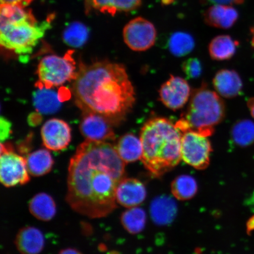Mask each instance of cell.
Segmentation results:
<instances>
[{
	"mask_svg": "<svg viewBox=\"0 0 254 254\" xmlns=\"http://www.w3.org/2000/svg\"><path fill=\"white\" fill-rule=\"evenodd\" d=\"M34 104L39 113L48 114L56 112L61 106L58 94L51 89L38 88L34 95Z\"/></svg>",
	"mask_w": 254,
	"mask_h": 254,
	"instance_id": "23",
	"label": "cell"
},
{
	"mask_svg": "<svg viewBox=\"0 0 254 254\" xmlns=\"http://www.w3.org/2000/svg\"><path fill=\"white\" fill-rule=\"evenodd\" d=\"M231 138L240 147L252 145L254 143V123L248 119L238 121L232 127Z\"/></svg>",
	"mask_w": 254,
	"mask_h": 254,
	"instance_id": "25",
	"label": "cell"
},
{
	"mask_svg": "<svg viewBox=\"0 0 254 254\" xmlns=\"http://www.w3.org/2000/svg\"><path fill=\"white\" fill-rule=\"evenodd\" d=\"M252 33H253L252 44H253V45L254 46V28L253 29Z\"/></svg>",
	"mask_w": 254,
	"mask_h": 254,
	"instance_id": "35",
	"label": "cell"
},
{
	"mask_svg": "<svg viewBox=\"0 0 254 254\" xmlns=\"http://www.w3.org/2000/svg\"><path fill=\"white\" fill-rule=\"evenodd\" d=\"M146 214L141 208H129L122 215L121 222L124 228L130 234H136L140 233L145 227Z\"/></svg>",
	"mask_w": 254,
	"mask_h": 254,
	"instance_id": "27",
	"label": "cell"
},
{
	"mask_svg": "<svg viewBox=\"0 0 254 254\" xmlns=\"http://www.w3.org/2000/svg\"><path fill=\"white\" fill-rule=\"evenodd\" d=\"M125 164L108 142L85 140L70 161L66 201L73 210L90 218L109 215L117 208V187Z\"/></svg>",
	"mask_w": 254,
	"mask_h": 254,
	"instance_id": "1",
	"label": "cell"
},
{
	"mask_svg": "<svg viewBox=\"0 0 254 254\" xmlns=\"http://www.w3.org/2000/svg\"><path fill=\"white\" fill-rule=\"evenodd\" d=\"M238 18V13L236 9L227 5L211 6L204 14L206 24L222 29H228L233 27Z\"/></svg>",
	"mask_w": 254,
	"mask_h": 254,
	"instance_id": "17",
	"label": "cell"
},
{
	"mask_svg": "<svg viewBox=\"0 0 254 254\" xmlns=\"http://www.w3.org/2000/svg\"><path fill=\"white\" fill-rule=\"evenodd\" d=\"M30 213L38 220L49 221L55 217L56 205L55 200L46 193L41 192L33 196L29 202Z\"/></svg>",
	"mask_w": 254,
	"mask_h": 254,
	"instance_id": "19",
	"label": "cell"
},
{
	"mask_svg": "<svg viewBox=\"0 0 254 254\" xmlns=\"http://www.w3.org/2000/svg\"><path fill=\"white\" fill-rule=\"evenodd\" d=\"M225 110L220 95L202 84L192 92L189 106L176 125L182 133L192 131L208 137L224 119Z\"/></svg>",
	"mask_w": 254,
	"mask_h": 254,
	"instance_id": "4",
	"label": "cell"
},
{
	"mask_svg": "<svg viewBox=\"0 0 254 254\" xmlns=\"http://www.w3.org/2000/svg\"><path fill=\"white\" fill-rule=\"evenodd\" d=\"M113 125L104 117L95 113H84L79 128L87 140L107 142L116 139Z\"/></svg>",
	"mask_w": 254,
	"mask_h": 254,
	"instance_id": "12",
	"label": "cell"
},
{
	"mask_svg": "<svg viewBox=\"0 0 254 254\" xmlns=\"http://www.w3.org/2000/svg\"><path fill=\"white\" fill-rule=\"evenodd\" d=\"M191 93L189 82L185 79L171 75L161 85L159 97L161 102L168 109L177 111L186 106Z\"/></svg>",
	"mask_w": 254,
	"mask_h": 254,
	"instance_id": "10",
	"label": "cell"
},
{
	"mask_svg": "<svg viewBox=\"0 0 254 254\" xmlns=\"http://www.w3.org/2000/svg\"><path fill=\"white\" fill-rule=\"evenodd\" d=\"M239 43L227 35H221L214 38L209 44V55L215 61L230 60L236 53Z\"/></svg>",
	"mask_w": 254,
	"mask_h": 254,
	"instance_id": "20",
	"label": "cell"
},
{
	"mask_svg": "<svg viewBox=\"0 0 254 254\" xmlns=\"http://www.w3.org/2000/svg\"><path fill=\"white\" fill-rule=\"evenodd\" d=\"M26 161L1 143L0 159V180L5 187L24 185L30 182Z\"/></svg>",
	"mask_w": 254,
	"mask_h": 254,
	"instance_id": "8",
	"label": "cell"
},
{
	"mask_svg": "<svg viewBox=\"0 0 254 254\" xmlns=\"http://www.w3.org/2000/svg\"><path fill=\"white\" fill-rule=\"evenodd\" d=\"M147 190L140 181L135 179H124L117 187V202L126 208L141 205L146 198Z\"/></svg>",
	"mask_w": 254,
	"mask_h": 254,
	"instance_id": "13",
	"label": "cell"
},
{
	"mask_svg": "<svg viewBox=\"0 0 254 254\" xmlns=\"http://www.w3.org/2000/svg\"><path fill=\"white\" fill-rule=\"evenodd\" d=\"M33 0H1V4H17L27 7Z\"/></svg>",
	"mask_w": 254,
	"mask_h": 254,
	"instance_id": "30",
	"label": "cell"
},
{
	"mask_svg": "<svg viewBox=\"0 0 254 254\" xmlns=\"http://www.w3.org/2000/svg\"><path fill=\"white\" fill-rule=\"evenodd\" d=\"M156 39V28L153 24L144 18L133 19L124 28V41L134 52H144L151 49Z\"/></svg>",
	"mask_w": 254,
	"mask_h": 254,
	"instance_id": "9",
	"label": "cell"
},
{
	"mask_svg": "<svg viewBox=\"0 0 254 254\" xmlns=\"http://www.w3.org/2000/svg\"><path fill=\"white\" fill-rule=\"evenodd\" d=\"M247 106L249 107L251 114L254 119V98H250L248 101Z\"/></svg>",
	"mask_w": 254,
	"mask_h": 254,
	"instance_id": "34",
	"label": "cell"
},
{
	"mask_svg": "<svg viewBox=\"0 0 254 254\" xmlns=\"http://www.w3.org/2000/svg\"><path fill=\"white\" fill-rule=\"evenodd\" d=\"M182 69L188 79H196L201 76L202 65L197 58H190L183 63Z\"/></svg>",
	"mask_w": 254,
	"mask_h": 254,
	"instance_id": "29",
	"label": "cell"
},
{
	"mask_svg": "<svg viewBox=\"0 0 254 254\" xmlns=\"http://www.w3.org/2000/svg\"><path fill=\"white\" fill-rule=\"evenodd\" d=\"M72 54L73 51L70 50L62 57L49 55L43 57L38 65V88L52 89L74 80L78 71Z\"/></svg>",
	"mask_w": 254,
	"mask_h": 254,
	"instance_id": "6",
	"label": "cell"
},
{
	"mask_svg": "<svg viewBox=\"0 0 254 254\" xmlns=\"http://www.w3.org/2000/svg\"><path fill=\"white\" fill-rule=\"evenodd\" d=\"M25 161L28 173L34 177L43 176L50 173L54 165L52 155L46 149L31 152Z\"/></svg>",
	"mask_w": 254,
	"mask_h": 254,
	"instance_id": "21",
	"label": "cell"
},
{
	"mask_svg": "<svg viewBox=\"0 0 254 254\" xmlns=\"http://www.w3.org/2000/svg\"><path fill=\"white\" fill-rule=\"evenodd\" d=\"M115 147L125 163H133L142 159L143 149L141 139L131 133L123 135Z\"/></svg>",
	"mask_w": 254,
	"mask_h": 254,
	"instance_id": "18",
	"label": "cell"
},
{
	"mask_svg": "<svg viewBox=\"0 0 254 254\" xmlns=\"http://www.w3.org/2000/svg\"><path fill=\"white\" fill-rule=\"evenodd\" d=\"M182 133L176 124L162 117H155L142 126L140 136L141 160L154 176L159 177L179 164L182 158Z\"/></svg>",
	"mask_w": 254,
	"mask_h": 254,
	"instance_id": "3",
	"label": "cell"
},
{
	"mask_svg": "<svg viewBox=\"0 0 254 254\" xmlns=\"http://www.w3.org/2000/svg\"><path fill=\"white\" fill-rule=\"evenodd\" d=\"M173 195L180 200H188L193 197L197 192L195 180L189 175H182L175 179L171 186Z\"/></svg>",
	"mask_w": 254,
	"mask_h": 254,
	"instance_id": "26",
	"label": "cell"
},
{
	"mask_svg": "<svg viewBox=\"0 0 254 254\" xmlns=\"http://www.w3.org/2000/svg\"><path fill=\"white\" fill-rule=\"evenodd\" d=\"M209 1L218 4L232 5L243 4L245 0H209Z\"/></svg>",
	"mask_w": 254,
	"mask_h": 254,
	"instance_id": "31",
	"label": "cell"
},
{
	"mask_svg": "<svg viewBox=\"0 0 254 254\" xmlns=\"http://www.w3.org/2000/svg\"><path fill=\"white\" fill-rule=\"evenodd\" d=\"M1 122L4 125V127L1 125V127H4V131L1 132V140L3 139H5L8 137L9 134V129H10V127H9V123L4 119H1Z\"/></svg>",
	"mask_w": 254,
	"mask_h": 254,
	"instance_id": "32",
	"label": "cell"
},
{
	"mask_svg": "<svg viewBox=\"0 0 254 254\" xmlns=\"http://www.w3.org/2000/svg\"><path fill=\"white\" fill-rule=\"evenodd\" d=\"M142 0H85L86 13L98 11L114 15L120 12H129L139 7Z\"/></svg>",
	"mask_w": 254,
	"mask_h": 254,
	"instance_id": "15",
	"label": "cell"
},
{
	"mask_svg": "<svg viewBox=\"0 0 254 254\" xmlns=\"http://www.w3.org/2000/svg\"><path fill=\"white\" fill-rule=\"evenodd\" d=\"M212 84L221 97L229 99L238 96L243 87L242 79L238 72L228 69H221L216 73Z\"/></svg>",
	"mask_w": 254,
	"mask_h": 254,
	"instance_id": "14",
	"label": "cell"
},
{
	"mask_svg": "<svg viewBox=\"0 0 254 254\" xmlns=\"http://www.w3.org/2000/svg\"><path fill=\"white\" fill-rule=\"evenodd\" d=\"M59 254H82L80 252H79L78 250L74 249H66L64 250H63L60 251Z\"/></svg>",
	"mask_w": 254,
	"mask_h": 254,
	"instance_id": "33",
	"label": "cell"
},
{
	"mask_svg": "<svg viewBox=\"0 0 254 254\" xmlns=\"http://www.w3.org/2000/svg\"><path fill=\"white\" fill-rule=\"evenodd\" d=\"M41 138L48 150L59 151L68 147L71 140L70 127L62 120H48L41 128Z\"/></svg>",
	"mask_w": 254,
	"mask_h": 254,
	"instance_id": "11",
	"label": "cell"
},
{
	"mask_svg": "<svg viewBox=\"0 0 254 254\" xmlns=\"http://www.w3.org/2000/svg\"><path fill=\"white\" fill-rule=\"evenodd\" d=\"M15 244L21 254H39L45 246L42 232L34 227H25L18 231Z\"/></svg>",
	"mask_w": 254,
	"mask_h": 254,
	"instance_id": "16",
	"label": "cell"
},
{
	"mask_svg": "<svg viewBox=\"0 0 254 254\" xmlns=\"http://www.w3.org/2000/svg\"><path fill=\"white\" fill-rule=\"evenodd\" d=\"M72 92L84 114H99L113 125L123 122L135 102L134 88L125 66L109 62L81 64Z\"/></svg>",
	"mask_w": 254,
	"mask_h": 254,
	"instance_id": "2",
	"label": "cell"
},
{
	"mask_svg": "<svg viewBox=\"0 0 254 254\" xmlns=\"http://www.w3.org/2000/svg\"><path fill=\"white\" fill-rule=\"evenodd\" d=\"M152 220L159 225H166L174 220L177 206L172 198L161 196L155 199L150 206Z\"/></svg>",
	"mask_w": 254,
	"mask_h": 254,
	"instance_id": "22",
	"label": "cell"
},
{
	"mask_svg": "<svg viewBox=\"0 0 254 254\" xmlns=\"http://www.w3.org/2000/svg\"><path fill=\"white\" fill-rule=\"evenodd\" d=\"M50 28L49 20L39 22L33 13L7 23H0V44L17 55H28Z\"/></svg>",
	"mask_w": 254,
	"mask_h": 254,
	"instance_id": "5",
	"label": "cell"
},
{
	"mask_svg": "<svg viewBox=\"0 0 254 254\" xmlns=\"http://www.w3.org/2000/svg\"><path fill=\"white\" fill-rule=\"evenodd\" d=\"M195 47V40L191 35L178 31L171 35L168 41V48L175 57L188 55Z\"/></svg>",
	"mask_w": 254,
	"mask_h": 254,
	"instance_id": "24",
	"label": "cell"
},
{
	"mask_svg": "<svg viewBox=\"0 0 254 254\" xmlns=\"http://www.w3.org/2000/svg\"><path fill=\"white\" fill-rule=\"evenodd\" d=\"M88 36L89 30L86 25L75 21L65 28L63 32V39L68 46L78 48L84 45Z\"/></svg>",
	"mask_w": 254,
	"mask_h": 254,
	"instance_id": "28",
	"label": "cell"
},
{
	"mask_svg": "<svg viewBox=\"0 0 254 254\" xmlns=\"http://www.w3.org/2000/svg\"><path fill=\"white\" fill-rule=\"evenodd\" d=\"M182 160L197 170H204L209 166L212 146L208 136L187 131L182 133Z\"/></svg>",
	"mask_w": 254,
	"mask_h": 254,
	"instance_id": "7",
	"label": "cell"
}]
</instances>
